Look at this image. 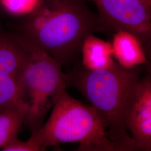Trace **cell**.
Listing matches in <instances>:
<instances>
[{
    "label": "cell",
    "mask_w": 151,
    "mask_h": 151,
    "mask_svg": "<svg viewBox=\"0 0 151 151\" xmlns=\"http://www.w3.org/2000/svg\"><path fill=\"white\" fill-rule=\"evenodd\" d=\"M103 30L85 0H39L16 32L63 65L74 58L87 36Z\"/></svg>",
    "instance_id": "6da1fadb"
},
{
    "label": "cell",
    "mask_w": 151,
    "mask_h": 151,
    "mask_svg": "<svg viewBox=\"0 0 151 151\" xmlns=\"http://www.w3.org/2000/svg\"><path fill=\"white\" fill-rule=\"evenodd\" d=\"M141 78L139 66L126 68L118 63L110 70L84 68L66 75L67 83H73L101 117L110 139L119 151L138 150L125 127V118L130 98Z\"/></svg>",
    "instance_id": "7a4b0ae2"
},
{
    "label": "cell",
    "mask_w": 151,
    "mask_h": 151,
    "mask_svg": "<svg viewBox=\"0 0 151 151\" xmlns=\"http://www.w3.org/2000/svg\"><path fill=\"white\" fill-rule=\"evenodd\" d=\"M30 138L40 151L68 143L78 144V151H119L96 110L71 97L66 88L56 98L47 122Z\"/></svg>",
    "instance_id": "3957f363"
},
{
    "label": "cell",
    "mask_w": 151,
    "mask_h": 151,
    "mask_svg": "<svg viewBox=\"0 0 151 151\" xmlns=\"http://www.w3.org/2000/svg\"><path fill=\"white\" fill-rule=\"evenodd\" d=\"M14 33L25 52L20 78L28 108L24 124L33 134L43 125L59 93L66 88V75L53 57Z\"/></svg>",
    "instance_id": "277c9868"
},
{
    "label": "cell",
    "mask_w": 151,
    "mask_h": 151,
    "mask_svg": "<svg viewBox=\"0 0 151 151\" xmlns=\"http://www.w3.org/2000/svg\"><path fill=\"white\" fill-rule=\"evenodd\" d=\"M97 7L103 30H124L135 34L150 54L151 0H91Z\"/></svg>",
    "instance_id": "5b68a950"
},
{
    "label": "cell",
    "mask_w": 151,
    "mask_h": 151,
    "mask_svg": "<svg viewBox=\"0 0 151 151\" xmlns=\"http://www.w3.org/2000/svg\"><path fill=\"white\" fill-rule=\"evenodd\" d=\"M125 125L138 151L151 150V78H140L130 98Z\"/></svg>",
    "instance_id": "8992f818"
},
{
    "label": "cell",
    "mask_w": 151,
    "mask_h": 151,
    "mask_svg": "<svg viewBox=\"0 0 151 151\" xmlns=\"http://www.w3.org/2000/svg\"><path fill=\"white\" fill-rule=\"evenodd\" d=\"M111 45L114 58L124 68H134L148 61L143 44L132 32L124 30L114 32Z\"/></svg>",
    "instance_id": "52a82bcc"
},
{
    "label": "cell",
    "mask_w": 151,
    "mask_h": 151,
    "mask_svg": "<svg viewBox=\"0 0 151 151\" xmlns=\"http://www.w3.org/2000/svg\"><path fill=\"white\" fill-rule=\"evenodd\" d=\"M80 50L82 65L87 70H110L118 63L114 60L111 43L97 38L93 34L85 38Z\"/></svg>",
    "instance_id": "ba28073f"
},
{
    "label": "cell",
    "mask_w": 151,
    "mask_h": 151,
    "mask_svg": "<svg viewBox=\"0 0 151 151\" xmlns=\"http://www.w3.org/2000/svg\"><path fill=\"white\" fill-rule=\"evenodd\" d=\"M27 108V102L22 101L0 112L1 148L17 138L18 133L24 123Z\"/></svg>",
    "instance_id": "9c48e42d"
},
{
    "label": "cell",
    "mask_w": 151,
    "mask_h": 151,
    "mask_svg": "<svg viewBox=\"0 0 151 151\" xmlns=\"http://www.w3.org/2000/svg\"><path fill=\"white\" fill-rule=\"evenodd\" d=\"M27 101L20 77L0 70V112Z\"/></svg>",
    "instance_id": "30bf717a"
},
{
    "label": "cell",
    "mask_w": 151,
    "mask_h": 151,
    "mask_svg": "<svg viewBox=\"0 0 151 151\" xmlns=\"http://www.w3.org/2000/svg\"><path fill=\"white\" fill-rule=\"evenodd\" d=\"M39 0H0L6 10L14 14H28L38 3Z\"/></svg>",
    "instance_id": "8fae6325"
},
{
    "label": "cell",
    "mask_w": 151,
    "mask_h": 151,
    "mask_svg": "<svg viewBox=\"0 0 151 151\" xmlns=\"http://www.w3.org/2000/svg\"><path fill=\"white\" fill-rule=\"evenodd\" d=\"M1 149L4 151H40L30 138L23 141L16 138L9 142Z\"/></svg>",
    "instance_id": "7c38bea8"
}]
</instances>
